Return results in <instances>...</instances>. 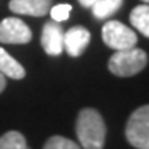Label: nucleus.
Returning <instances> with one entry per match:
<instances>
[{
	"mask_svg": "<svg viewBox=\"0 0 149 149\" xmlns=\"http://www.w3.org/2000/svg\"><path fill=\"white\" fill-rule=\"evenodd\" d=\"M76 135L84 149H104L107 126L102 116L93 108H85L76 119Z\"/></svg>",
	"mask_w": 149,
	"mask_h": 149,
	"instance_id": "obj_1",
	"label": "nucleus"
},
{
	"mask_svg": "<svg viewBox=\"0 0 149 149\" xmlns=\"http://www.w3.org/2000/svg\"><path fill=\"white\" fill-rule=\"evenodd\" d=\"M148 64V55L145 50L131 47V49L116 50L108 61V69L113 74L120 78H128L140 73Z\"/></svg>",
	"mask_w": 149,
	"mask_h": 149,
	"instance_id": "obj_2",
	"label": "nucleus"
},
{
	"mask_svg": "<svg viewBox=\"0 0 149 149\" xmlns=\"http://www.w3.org/2000/svg\"><path fill=\"white\" fill-rule=\"evenodd\" d=\"M128 141L137 149H149V105L137 108L126 123Z\"/></svg>",
	"mask_w": 149,
	"mask_h": 149,
	"instance_id": "obj_3",
	"label": "nucleus"
},
{
	"mask_svg": "<svg viewBox=\"0 0 149 149\" xmlns=\"http://www.w3.org/2000/svg\"><path fill=\"white\" fill-rule=\"evenodd\" d=\"M104 43L114 50L131 49L137 44V33L117 20H110L102 28Z\"/></svg>",
	"mask_w": 149,
	"mask_h": 149,
	"instance_id": "obj_4",
	"label": "nucleus"
},
{
	"mask_svg": "<svg viewBox=\"0 0 149 149\" xmlns=\"http://www.w3.org/2000/svg\"><path fill=\"white\" fill-rule=\"evenodd\" d=\"M32 40V32L23 20L8 17L0 22V43L5 44H28Z\"/></svg>",
	"mask_w": 149,
	"mask_h": 149,
	"instance_id": "obj_5",
	"label": "nucleus"
},
{
	"mask_svg": "<svg viewBox=\"0 0 149 149\" xmlns=\"http://www.w3.org/2000/svg\"><path fill=\"white\" fill-rule=\"evenodd\" d=\"M41 46L50 56H58L64 50V31L56 22H47L41 32Z\"/></svg>",
	"mask_w": 149,
	"mask_h": 149,
	"instance_id": "obj_6",
	"label": "nucleus"
},
{
	"mask_svg": "<svg viewBox=\"0 0 149 149\" xmlns=\"http://www.w3.org/2000/svg\"><path fill=\"white\" fill-rule=\"evenodd\" d=\"M90 32L82 26H73L64 32V50L70 56H79L90 44Z\"/></svg>",
	"mask_w": 149,
	"mask_h": 149,
	"instance_id": "obj_7",
	"label": "nucleus"
},
{
	"mask_svg": "<svg viewBox=\"0 0 149 149\" xmlns=\"http://www.w3.org/2000/svg\"><path fill=\"white\" fill-rule=\"evenodd\" d=\"M50 5H52V0H11L9 9L14 14L43 17L49 14Z\"/></svg>",
	"mask_w": 149,
	"mask_h": 149,
	"instance_id": "obj_8",
	"label": "nucleus"
},
{
	"mask_svg": "<svg viewBox=\"0 0 149 149\" xmlns=\"http://www.w3.org/2000/svg\"><path fill=\"white\" fill-rule=\"evenodd\" d=\"M0 73L5 78L12 79H23L26 70L15 58H12L3 47H0Z\"/></svg>",
	"mask_w": 149,
	"mask_h": 149,
	"instance_id": "obj_9",
	"label": "nucleus"
},
{
	"mask_svg": "<svg viewBox=\"0 0 149 149\" xmlns=\"http://www.w3.org/2000/svg\"><path fill=\"white\" fill-rule=\"evenodd\" d=\"M131 24L140 33L149 38V5H139L131 11Z\"/></svg>",
	"mask_w": 149,
	"mask_h": 149,
	"instance_id": "obj_10",
	"label": "nucleus"
},
{
	"mask_svg": "<svg viewBox=\"0 0 149 149\" xmlns=\"http://www.w3.org/2000/svg\"><path fill=\"white\" fill-rule=\"evenodd\" d=\"M123 0H97L96 3L91 6L93 15L97 20H105L108 17H111L113 14L120 9Z\"/></svg>",
	"mask_w": 149,
	"mask_h": 149,
	"instance_id": "obj_11",
	"label": "nucleus"
},
{
	"mask_svg": "<svg viewBox=\"0 0 149 149\" xmlns=\"http://www.w3.org/2000/svg\"><path fill=\"white\" fill-rule=\"evenodd\" d=\"M0 149H28L26 139L18 131H9L0 137Z\"/></svg>",
	"mask_w": 149,
	"mask_h": 149,
	"instance_id": "obj_12",
	"label": "nucleus"
},
{
	"mask_svg": "<svg viewBox=\"0 0 149 149\" xmlns=\"http://www.w3.org/2000/svg\"><path fill=\"white\" fill-rule=\"evenodd\" d=\"M43 149H81L78 143H74L73 140L61 137V135H53L46 141Z\"/></svg>",
	"mask_w": 149,
	"mask_h": 149,
	"instance_id": "obj_13",
	"label": "nucleus"
},
{
	"mask_svg": "<svg viewBox=\"0 0 149 149\" xmlns=\"http://www.w3.org/2000/svg\"><path fill=\"white\" fill-rule=\"evenodd\" d=\"M70 11H72V6L69 3H61V5H56L53 8H50V17L53 22L63 23L65 20H69Z\"/></svg>",
	"mask_w": 149,
	"mask_h": 149,
	"instance_id": "obj_14",
	"label": "nucleus"
},
{
	"mask_svg": "<svg viewBox=\"0 0 149 149\" xmlns=\"http://www.w3.org/2000/svg\"><path fill=\"white\" fill-rule=\"evenodd\" d=\"M78 2L84 6V8H91V6L97 2V0H78Z\"/></svg>",
	"mask_w": 149,
	"mask_h": 149,
	"instance_id": "obj_15",
	"label": "nucleus"
},
{
	"mask_svg": "<svg viewBox=\"0 0 149 149\" xmlns=\"http://www.w3.org/2000/svg\"><path fill=\"white\" fill-rule=\"evenodd\" d=\"M5 87H6V78L3 76L2 73H0V93L5 90Z\"/></svg>",
	"mask_w": 149,
	"mask_h": 149,
	"instance_id": "obj_16",
	"label": "nucleus"
},
{
	"mask_svg": "<svg viewBox=\"0 0 149 149\" xmlns=\"http://www.w3.org/2000/svg\"><path fill=\"white\" fill-rule=\"evenodd\" d=\"M141 2H146V3H149V0H141Z\"/></svg>",
	"mask_w": 149,
	"mask_h": 149,
	"instance_id": "obj_17",
	"label": "nucleus"
}]
</instances>
